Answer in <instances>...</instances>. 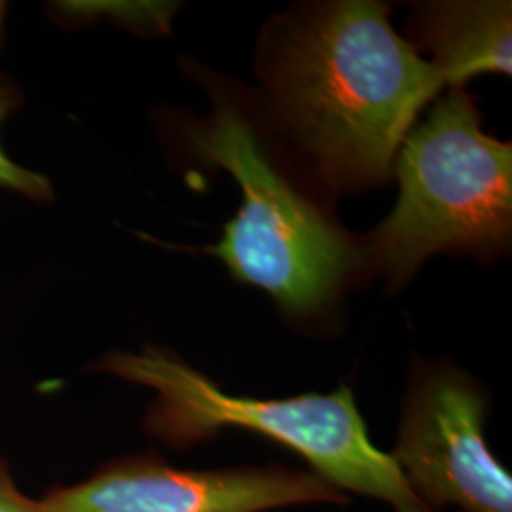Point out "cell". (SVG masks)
<instances>
[{"instance_id": "1", "label": "cell", "mask_w": 512, "mask_h": 512, "mask_svg": "<svg viewBox=\"0 0 512 512\" xmlns=\"http://www.w3.org/2000/svg\"><path fill=\"white\" fill-rule=\"evenodd\" d=\"M444 80L399 37L384 4L338 2L294 31L274 67L275 99L330 183L389 175Z\"/></svg>"}, {"instance_id": "2", "label": "cell", "mask_w": 512, "mask_h": 512, "mask_svg": "<svg viewBox=\"0 0 512 512\" xmlns=\"http://www.w3.org/2000/svg\"><path fill=\"white\" fill-rule=\"evenodd\" d=\"M97 368L156 391L147 429L167 444L188 448L226 427L245 429L293 450L338 490L376 497L397 512H433L391 454L372 444L348 387L291 399L236 397L158 348L112 353Z\"/></svg>"}, {"instance_id": "3", "label": "cell", "mask_w": 512, "mask_h": 512, "mask_svg": "<svg viewBox=\"0 0 512 512\" xmlns=\"http://www.w3.org/2000/svg\"><path fill=\"white\" fill-rule=\"evenodd\" d=\"M397 171L399 202L370 243L374 264L393 285L427 256L488 251L509 238L512 148L482 131L465 93H450L406 135Z\"/></svg>"}, {"instance_id": "4", "label": "cell", "mask_w": 512, "mask_h": 512, "mask_svg": "<svg viewBox=\"0 0 512 512\" xmlns=\"http://www.w3.org/2000/svg\"><path fill=\"white\" fill-rule=\"evenodd\" d=\"M207 164L226 169L243 202L224 236L207 253L239 281L256 285L294 315L319 311L355 264L349 239L272 164L255 129L230 105L190 131Z\"/></svg>"}, {"instance_id": "5", "label": "cell", "mask_w": 512, "mask_h": 512, "mask_svg": "<svg viewBox=\"0 0 512 512\" xmlns=\"http://www.w3.org/2000/svg\"><path fill=\"white\" fill-rule=\"evenodd\" d=\"M486 401L450 368L421 372L410 389L393 461L433 509L512 512V480L484 439Z\"/></svg>"}, {"instance_id": "6", "label": "cell", "mask_w": 512, "mask_h": 512, "mask_svg": "<svg viewBox=\"0 0 512 512\" xmlns=\"http://www.w3.org/2000/svg\"><path fill=\"white\" fill-rule=\"evenodd\" d=\"M344 497L317 475L283 467L175 469L156 456L114 461L92 478L55 488L40 512H268Z\"/></svg>"}, {"instance_id": "7", "label": "cell", "mask_w": 512, "mask_h": 512, "mask_svg": "<svg viewBox=\"0 0 512 512\" xmlns=\"http://www.w3.org/2000/svg\"><path fill=\"white\" fill-rule=\"evenodd\" d=\"M418 35L444 84L482 73L511 74V2H439L418 16Z\"/></svg>"}, {"instance_id": "8", "label": "cell", "mask_w": 512, "mask_h": 512, "mask_svg": "<svg viewBox=\"0 0 512 512\" xmlns=\"http://www.w3.org/2000/svg\"><path fill=\"white\" fill-rule=\"evenodd\" d=\"M19 105H21V95L18 88L0 74V126L14 110L18 109ZM0 188L18 192L25 198L38 203L50 202L54 196L52 184L44 175L14 164L4 154L2 147H0Z\"/></svg>"}, {"instance_id": "9", "label": "cell", "mask_w": 512, "mask_h": 512, "mask_svg": "<svg viewBox=\"0 0 512 512\" xmlns=\"http://www.w3.org/2000/svg\"><path fill=\"white\" fill-rule=\"evenodd\" d=\"M0 512H40L38 501L21 494L14 484L8 467L0 461Z\"/></svg>"}]
</instances>
